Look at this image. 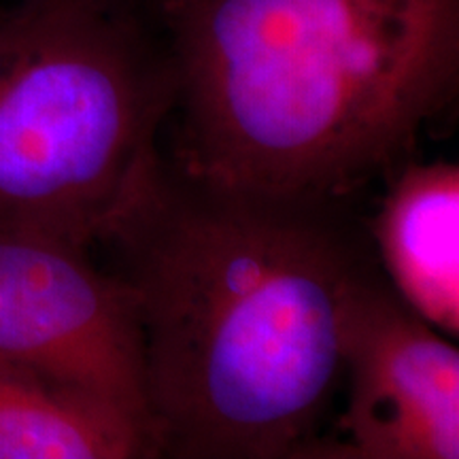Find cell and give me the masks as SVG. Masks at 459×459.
<instances>
[{
    "instance_id": "cell-5",
    "label": "cell",
    "mask_w": 459,
    "mask_h": 459,
    "mask_svg": "<svg viewBox=\"0 0 459 459\" xmlns=\"http://www.w3.org/2000/svg\"><path fill=\"white\" fill-rule=\"evenodd\" d=\"M0 358L88 389L156 440L134 304L122 281L90 260L88 249L0 237Z\"/></svg>"
},
{
    "instance_id": "cell-8",
    "label": "cell",
    "mask_w": 459,
    "mask_h": 459,
    "mask_svg": "<svg viewBox=\"0 0 459 459\" xmlns=\"http://www.w3.org/2000/svg\"><path fill=\"white\" fill-rule=\"evenodd\" d=\"M91 3L102 4V7L113 11H124V13H134L153 22V13H156L158 4L162 0H91Z\"/></svg>"
},
{
    "instance_id": "cell-2",
    "label": "cell",
    "mask_w": 459,
    "mask_h": 459,
    "mask_svg": "<svg viewBox=\"0 0 459 459\" xmlns=\"http://www.w3.org/2000/svg\"><path fill=\"white\" fill-rule=\"evenodd\" d=\"M170 160L198 179L347 200L412 160L459 90V0H162Z\"/></svg>"
},
{
    "instance_id": "cell-6",
    "label": "cell",
    "mask_w": 459,
    "mask_h": 459,
    "mask_svg": "<svg viewBox=\"0 0 459 459\" xmlns=\"http://www.w3.org/2000/svg\"><path fill=\"white\" fill-rule=\"evenodd\" d=\"M366 232L395 294L440 334L455 341L459 166L445 160L402 164Z\"/></svg>"
},
{
    "instance_id": "cell-7",
    "label": "cell",
    "mask_w": 459,
    "mask_h": 459,
    "mask_svg": "<svg viewBox=\"0 0 459 459\" xmlns=\"http://www.w3.org/2000/svg\"><path fill=\"white\" fill-rule=\"evenodd\" d=\"M153 436L88 389L0 358V459H153Z\"/></svg>"
},
{
    "instance_id": "cell-4",
    "label": "cell",
    "mask_w": 459,
    "mask_h": 459,
    "mask_svg": "<svg viewBox=\"0 0 459 459\" xmlns=\"http://www.w3.org/2000/svg\"><path fill=\"white\" fill-rule=\"evenodd\" d=\"M342 415L313 459H457L459 349L421 319L378 266L359 268L341 307Z\"/></svg>"
},
{
    "instance_id": "cell-3",
    "label": "cell",
    "mask_w": 459,
    "mask_h": 459,
    "mask_svg": "<svg viewBox=\"0 0 459 459\" xmlns=\"http://www.w3.org/2000/svg\"><path fill=\"white\" fill-rule=\"evenodd\" d=\"M158 26L91 0L0 3V237L90 249L172 117Z\"/></svg>"
},
{
    "instance_id": "cell-1",
    "label": "cell",
    "mask_w": 459,
    "mask_h": 459,
    "mask_svg": "<svg viewBox=\"0 0 459 459\" xmlns=\"http://www.w3.org/2000/svg\"><path fill=\"white\" fill-rule=\"evenodd\" d=\"M99 245L134 304L160 457H315L344 291L375 257L347 200L221 186L158 153Z\"/></svg>"
}]
</instances>
